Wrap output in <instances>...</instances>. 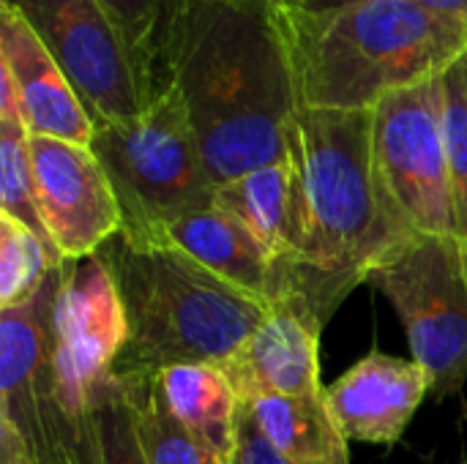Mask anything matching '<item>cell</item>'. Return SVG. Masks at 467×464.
Masks as SVG:
<instances>
[{"instance_id": "cell-1", "label": "cell", "mask_w": 467, "mask_h": 464, "mask_svg": "<svg viewBox=\"0 0 467 464\" xmlns=\"http://www.w3.org/2000/svg\"><path fill=\"white\" fill-rule=\"evenodd\" d=\"M290 159L296 224L290 252L274 265L271 306H296L326 325L410 232L375 175L372 109H298Z\"/></svg>"}, {"instance_id": "cell-2", "label": "cell", "mask_w": 467, "mask_h": 464, "mask_svg": "<svg viewBox=\"0 0 467 464\" xmlns=\"http://www.w3.org/2000/svg\"><path fill=\"white\" fill-rule=\"evenodd\" d=\"M170 79L213 186L290 159L301 107L271 14L186 0L170 36Z\"/></svg>"}, {"instance_id": "cell-3", "label": "cell", "mask_w": 467, "mask_h": 464, "mask_svg": "<svg viewBox=\"0 0 467 464\" xmlns=\"http://www.w3.org/2000/svg\"><path fill=\"white\" fill-rule=\"evenodd\" d=\"M301 109H372L467 55V27L413 0L271 11Z\"/></svg>"}, {"instance_id": "cell-4", "label": "cell", "mask_w": 467, "mask_h": 464, "mask_svg": "<svg viewBox=\"0 0 467 464\" xmlns=\"http://www.w3.org/2000/svg\"><path fill=\"white\" fill-rule=\"evenodd\" d=\"M99 254L129 325L112 366V380L123 388H140L178 364L222 366L274 309L164 241L118 232Z\"/></svg>"}, {"instance_id": "cell-5", "label": "cell", "mask_w": 467, "mask_h": 464, "mask_svg": "<svg viewBox=\"0 0 467 464\" xmlns=\"http://www.w3.org/2000/svg\"><path fill=\"white\" fill-rule=\"evenodd\" d=\"M90 150L112 183L129 238L159 241L178 219L213 205L216 186L175 88L142 115L99 126Z\"/></svg>"}, {"instance_id": "cell-6", "label": "cell", "mask_w": 467, "mask_h": 464, "mask_svg": "<svg viewBox=\"0 0 467 464\" xmlns=\"http://www.w3.org/2000/svg\"><path fill=\"white\" fill-rule=\"evenodd\" d=\"M397 309L413 361L446 399L467 383V257L457 238L408 235L367 276Z\"/></svg>"}, {"instance_id": "cell-7", "label": "cell", "mask_w": 467, "mask_h": 464, "mask_svg": "<svg viewBox=\"0 0 467 464\" xmlns=\"http://www.w3.org/2000/svg\"><path fill=\"white\" fill-rule=\"evenodd\" d=\"M441 77L394 90L372 107V161L405 232L457 238Z\"/></svg>"}, {"instance_id": "cell-8", "label": "cell", "mask_w": 467, "mask_h": 464, "mask_svg": "<svg viewBox=\"0 0 467 464\" xmlns=\"http://www.w3.org/2000/svg\"><path fill=\"white\" fill-rule=\"evenodd\" d=\"M126 334L123 301L101 254L66 263L55 301V399L77 438L90 449L93 399L112 377Z\"/></svg>"}, {"instance_id": "cell-9", "label": "cell", "mask_w": 467, "mask_h": 464, "mask_svg": "<svg viewBox=\"0 0 467 464\" xmlns=\"http://www.w3.org/2000/svg\"><path fill=\"white\" fill-rule=\"evenodd\" d=\"M63 68L93 126L123 123L150 104L134 57L99 0H11Z\"/></svg>"}, {"instance_id": "cell-10", "label": "cell", "mask_w": 467, "mask_h": 464, "mask_svg": "<svg viewBox=\"0 0 467 464\" xmlns=\"http://www.w3.org/2000/svg\"><path fill=\"white\" fill-rule=\"evenodd\" d=\"M63 273L66 263L49 271L27 304L0 312V421L25 438L36 459L66 446L93 454L55 399V301Z\"/></svg>"}, {"instance_id": "cell-11", "label": "cell", "mask_w": 467, "mask_h": 464, "mask_svg": "<svg viewBox=\"0 0 467 464\" xmlns=\"http://www.w3.org/2000/svg\"><path fill=\"white\" fill-rule=\"evenodd\" d=\"M30 159L38 213L60 257L71 263L99 254L120 232L123 216L90 145L30 134Z\"/></svg>"}, {"instance_id": "cell-12", "label": "cell", "mask_w": 467, "mask_h": 464, "mask_svg": "<svg viewBox=\"0 0 467 464\" xmlns=\"http://www.w3.org/2000/svg\"><path fill=\"white\" fill-rule=\"evenodd\" d=\"M323 323L296 306L276 304L263 325L222 364L238 402L249 405L265 397H323L320 383V334Z\"/></svg>"}, {"instance_id": "cell-13", "label": "cell", "mask_w": 467, "mask_h": 464, "mask_svg": "<svg viewBox=\"0 0 467 464\" xmlns=\"http://www.w3.org/2000/svg\"><path fill=\"white\" fill-rule=\"evenodd\" d=\"M427 394L432 386L421 364L378 350L326 386L328 410L348 443L389 449L400 443Z\"/></svg>"}, {"instance_id": "cell-14", "label": "cell", "mask_w": 467, "mask_h": 464, "mask_svg": "<svg viewBox=\"0 0 467 464\" xmlns=\"http://www.w3.org/2000/svg\"><path fill=\"white\" fill-rule=\"evenodd\" d=\"M0 63L11 71L22 123L33 137L90 145L96 126L44 41L8 0L0 3Z\"/></svg>"}, {"instance_id": "cell-15", "label": "cell", "mask_w": 467, "mask_h": 464, "mask_svg": "<svg viewBox=\"0 0 467 464\" xmlns=\"http://www.w3.org/2000/svg\"><path fill=\"white\" fill-rule=\"evenodd\" d=\"M159 241L172 243L224 282L271 304L276 265L274 254L244 222L219 205L178 219L161 232Z\"/></svg>"}, {"instance_id": "cell-16", "label": "cell", "mask_w": 467, "mask_h": 464, "mask_svg": "<svg viewBox=\"0 0 467 464\" xmlns=\"http://www.w3.org/2000/svg\"><path fill=\"white\" fill-rule=\"evenodd\" d=\"M170 413L219 459L233 462L238 449L241 402L216 364H178L156 377Z\"/></svg>"}, {"instance_id": "cell-17", "label": "cell", "mask_w": 467, "mask_h": 464, "mask_svg": "<svg viewBox=\"0 0 467 464\" xmlns=\"http://www.w3.org/2000/svg\"><path fill=\"white\" fill-rule=\"evenodd\" d=\"M244 407L285 464H350L348 438L337 427L326 394L265 397Z\"/></svg>"}, {"instance_id": "cell-18", "label": "cell", "mask_w": 467, "mask_h": 464, "mask_svg": "<svg viewBox=\"0 0 467 464\" xmlns=\"http://www.w3.org/2000/svg\"><path fill=\"white\" fill-rule=\"evenodd\" d=\"M213 205L244 222L282 260L293 243L296 224V167L293 159L252 170L235 180L216 186Z\"/></svg>"}, {"instance_id": "cell-19", "label": "cell", "mask_w": 467, "mask_h": 464, "mask_svg": "<svg viewBox=\"0 0 467 464\" xmlns=\"http://www.w3.org/2000/svg\"><path fill=\"white\" fill-rule=\"evenodd\" d=\"M120 30L148 104L170 88V36L186 0H99Z\"/></svg>"}, {"instance_id": "cell-20", "label": "cell", "mask_w": 467, "mask_h": 464, "mask_svg": "<svg viewBox=\"0 0 467 464\" xmlns=\"http://www.w3.org/2000/svg\"><path fill=\"white\" fill-rule=\"evenodd\" d=\"M134 405V424L148 464H233L213 457L167 407L156 380L126 388Z\"/></svg>"}, {"instance_id": "cell-21", "label": "cell", "mask_w": 467, "mask_h": 464, "mask_svg": "<svg viewBox=\"0 0 467 464\" xmlns=\"http://www.w3.org/2000/svg\"><path fill=\"white\" fill-rule=\"evenodd\" d=\"M63 263L30 227L0 211V312L27 304Z\"/></svg>"}, {"instance_id": "cell-22", "label": "cell", "mask_w": 467, "mask_h": 464, "mask_svg": "<svg viewBox=\"0 0 467 464\" xmlns=\"http://www.w3.org/2000/svg\"><path fill=\"white\" fill-rule=\"evenodd\" d=\"M0 211L30 227L60 257L38 213L30 131L25 129L22 120H0Z\"/></svg>"}, {"instance_id": "cell-23", "label": "cell", "mask_w": 467, "mask_h": 464, "mask_svg": "<svg viewBox=\"0 0 467 464\" xmlns=\"http://www.w3.org/2000/svg\"><path fill=\"white\" fill-rule=\"evenodd\" d=\"M443 126L451 175L454 232L467 257V55L443 71Z\"/></svg>"}, {"instance_id": "cell-24", "label": "cell", "mask_w": 467, "mask_h": 464, "mask_svg": "<svg viewBox=\"0 0 467 464\" xmlns=\"http://www.w3.org/2000/svg\"><path fill=\"white\" fill-rule=\"evenodd\" d=\"M93 464H148L129 391L118 380H107L93 399Z\"/></svg>"}, {"instance_id": "cell-25", "label": "cell", "mask_w": 467, "mask_h": 464, "mask_svg": "<svg viewBox=\"0 0 467 464\" xmlns=\"http://www.w3.org/2000/svg\"><path fill=\"white\" fill-rule=\"evenodd\" d=\"M233 464H285L282 457L265 443V438L260 435V429L254 427L244 405L238 413V449H235Z\"/></svg>"}, {"instance_id": "cell-26", "label": "cell", "mask_w": 467, "mask_h": 464, "mask_svg": "<svg viewBox=\"0 0 467 464\" xmlns=\"http://www.w3.org/2000/svg\"><path fill=\"white\" fill-rule=\"evenodd\" d=\"M296 5H304V8H326V5H339V3H348V0H290ZM430 11H438L449 19H457L467 27V0H413Z\"/></svg>"}, {"instance_id": "cell-27", "label": "cell", "mask_w": 467, "mask_h": 464, "mask_svg": "<svg viewBox=\"0 0 467 464\" xmlns=\"http://www.w3.org/2000/svg\"><path fill=\"white\" fill-rule=\"evenodd\" d=\"M0 464H36V457L25 443V438L3 421H0Z\"/></svg>"}, {"instance_id": "cell-28", "label": "cell", "mask_w": 467, "mask_h": 464, "mask_svg": "<svg viewBox=\"0 0 467 464\" xmlns=\"http://www.w3.org/2000/svg\"><path fill=\"white\" fill-rule=\"evenodd\" d=\"M216 3H224V5H235V8H246V11H260V14H271L274 8H279L282 3H290V0H216Z\"/></svg>"}, {"instance_id": "cell-29", "label": "cell", "mask_w": 467, "mask_h": 464, "mask_svg": "<svg viewBox=\"0 0 467 464\" xmlns=\"http://www.w3.org/2000/svg\"><path fill=\"white\" fill-rule=\"evenodd\" d=\"M36 464H85V459H82L77 451L66 449V451H52V454L36 459Z\"/></svg>"}, {"instance_id": "cell-30", "label": "cell", "mask_w": 467, "mask_h": 464, "mask_svg": "<svg viewBox=\"0 0 467 464\" xmlns=\"http://www.w3.org/2000/svg\"><path fill=\"white\" fill-rule=\"evenodd\" d=\"M0 3H8V0H0Z\"/></svg>"}]
</instances>
